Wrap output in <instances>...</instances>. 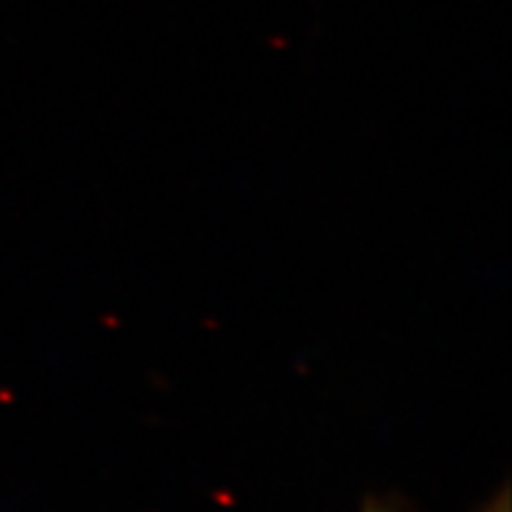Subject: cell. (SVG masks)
I'll list each match as a JSON object with an SVG mask.
<instances>
[{
	"mask_svg": "<svg viewBox=\"0 0 512 512\" xmlns=\"http://www.w3.org/2000/svg\"><path fill=\"white\" fill-rule=\"evenodd\" d=\"M481 512H510V494L499 492Z\"/></svg>",
	"mask_w": 512,
	"mask_h": 512,
	"instance_id": "obj_1",
	"label": "cell"
},
{
	"mask_svg": "<svg viewBox=\"0 0 512 512\" xmlns=\"http://www.w3.org/2000/svg\"><path fill=\"white\" fill-rule=\"evenodd\" d=\"M366 512H384V510H379V507H369V510Z\"/></svg>",
	"mask_w": 512,
	"mask_h": 512,
	"instance_id": "obj_2",
	"label": "cell"
}]
</instances>
